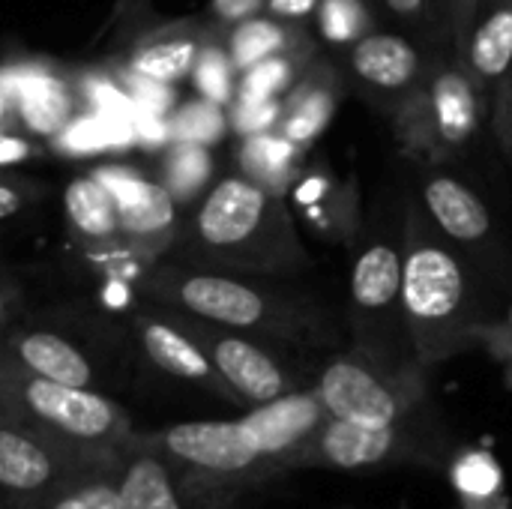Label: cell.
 Segmentation results:
<instances>
[{
  "label": "cell",
  "instance_id": "cell-1",
  "mask_svg": "<svg viewBox=\"0 0 512 509\" xmlns=\"http://www.w3.org/2000/svg\"><path fill=\"white\" fill-rule=\"evenodd\" d=\"M330 420L315 387L246 408L237 420H189L153 432H135V441L162 453L186 483L231 504L237 495L276 483L300 471L315 435Z\"/></svg>",
  "mask_w": 512,
  "mask_h": 509
},
{
  "label": "cell",
  "instance_id": "cell-2",
  "mask_svg": "<svg viewBox=\"0 0 512 509\" xmlns=\"http://www.w3.org/2000/svg\"><path fill=\"white\" fill-rule=\"evenodd\" d=\"M138 297L201 321L279 342L300 351H327L342 342L333 315L297 294L267 288L240 273L159 258L135 288Z\"/></svg>",
  "mask_w": 512,
  "mask_h": 509
},
{
  "label": "cell",
  "instance_id": "cell-3",
  "mask_svg": "<svg viewBox=\"0 0 512 509\" xmlns=\"http://www.w3.org/2000/svg\"><path fill=\"white\" fill-rule=\"evenodd\" d=\"M168 258L240 276L309 267V252L297 237V222L285 198L243 174L222 177L204 192Z\"/></svg>",
  "mask_w": 512,
  "mask_h": 509
},
{
  "label": "cell",
  "instance_id": "cell-4",
  "mask_svg": "<svg viewBox=\"0 0 512 509\" xmlns=\"http://www.w3.org/2000/svg\"><path fill=\"white\" fill-rule=\"evenodd\" d=\"M402 318L414 357L423 366L444 363L483 342L489 318L471 288L462 261L417 222L402 246Z\"/></svg>",
  "mask_w": 512,
  "mask_h": 509
},
{
  "label": "cell",
  "instance_id": "cell-5",
  "mask_svg": "<svg viewBox=\"0 0 512 509\" xmlns=\"http://www.w3.org/2000/svg\"><path fill=\"white\" fill-rule=\"evenodd\" d=\"M129 351L126 324L117 327L99 312H24L0 339L3 360L39 378L102 393L120 381L114 372Z\"/></svg>",
  "mask_w": 512,
  "mask_h": 509
},
{
  "label": "cell",
  "instance_id": "cell-6",
  "mask_svg": "<svg viewBox=\"0 0 512 509\" xmlns=\"http://www.w3.org/2000/svg\"><path fill=\"white\" fill-rule=\"evenodd\" d=\"M426 369L408 351L354 342L318 366L315 390L330 417L387 426L432 408Z\"/></svg>",
  "mask_w": 512,
  "mask_h": 509
},
{
  "label": "cell",
  "instance_id": "cell-7",
  "mask_svg": "<svg viewBox=\"0 0 512 509\" xmlns=\"http://www.w3.org/2000/svg\"><path fill=\"white\" fill-rule=\"evenodd\" d=\"M0 411L69 444L126 453L135 438L129 411L102 390L39 378L0 357Z\"/></svg>",
  "mask_w": 512,
  "mask_h": 509
},
{
  "label": "cell",
  "instance_id": "cell-8",
  "mask_svg": "<svg viewBox=\"0 0 512 509\" xmlns=\"http://www.w3.org/2000/svg\"><path fill=\"white\" fill-rule=\"evenodd\" d=\"M459 444L450 429L429 408L399 423L363 426L330 417L309 444L300 471H342V474H378L396 468L441 471L456 456Z\"/></svg>",
  "mask_w": 512,
  "mask_h": 509
},
{
  "label": "cell",
  "instance_id": "cell-9",
  "mask_svg": "<svg viewBox=\"0 0 512 509\" xmlns=\"http://www.w3.org/2000/svg\"><path fill=\"white\" fill-rule=\"evenodd\" d=\"M171 312L183 324V330L204 348L222 381L237 396L240 408H255L288 393L315 387L318 369L306 360V351L237 333L177 309Z\"/></svg>",
  "mask_w": 512,
  "mask_h": 509
},
{
  "label": "cell",
  "instance_id": "cell-10",
  "mask_svg": "<svg viewBox=\"0 0 512 509\" xmlns=\"http://www.w3.org/2000/svg\"><path fill=\"white\" fill-rule=\"evenodd\" d=\"M483 96L465 66H432L396 108L402 147L420 159H450L465 150L480 126Z\"/></svg>",
  "mask_w": 512,
  "mask_h": 509
},
{
  "label": "cell",
  "instance_id": "cell-11",
  "mask_svg": "<svg viewBox=\"0 0 512 509\" xmlns=\"http://www.w3.org/2000/svg\"><path fill=\"white\" fill-rule=\"evenodd\" d=\"M123 453L51 438L0 411V495L21 498L93 474H117Z\"/></svg>",
  "mask_w": 512,
  "mask_h": 509
},
{
  "label": "cell",
  "instance_id": "cell-12",
  "mask_svg": "<svg viewBox=\"0 0 512 509\" xmlns=\"http://www.w3.org/2000/svg\"><path fill=\"white\" fill-rule=\"evenodd\" d=\"M123 324H126L132 354L147 369H153L156 375L168 381L201 390L219 402L240 405L231 387L222 381V375L210 363V357L204 354V348L183 330V324L174 318L171 309L138 297V303L129 306Z\"/></svg>",
  "mask_w": 512,
  "mask_h": 509
},
{
  "label": "cell",
  "instance_id": "cell-13",
  "mask_svg": "<svg viewBox=\"0 0 512 509\" xmlns=\"http://www.w3.org/2000/svg\"><path fill=\"white\" fill-rule=\"evenodd\" d=\"M90 174L114 195L123 237L150 258H165L183 231L180 204L171 192L156 177L129 165H99Z\"/></svg>",
  "mask_w": 512,
  "mask_h": 509
},
{
  "label": "cell",
  "instance_id": "cell-14",
  "mask_svg": "<svg viewBox=\"0 0 512 509\" xmlns=\"http://www.w3.org/2000/svg\"><path fill=\"white\" fill-rule=\"evenodd\" d=\"M117 489L123 509H228L201 492L156 450L132 438L117 468Z\"/></svg>",
  "mask_w": 512,
  "mask_h": 509
},
{
  "label": "cell",
  "instance_id": "cell-15",
  "mask_svg": "<svg viewBox=\"0 0 512 509\" xmlns=\"http://www.w3.org/2000/svg\"><path fill=\"white\" fill-rule=\"evenodd\" d=\"M219 27L210 21H171L144 33L126 54L120 72L156 84H177L192 75L204 42Z\"/></svg>",
  "mask_w": 512,
  "mask_h": 509
},
{
  "label": "cell",
  "instance_id": "cell-16",
  "mask_svg": "<svg viewBox=\"0 0 512 509\" xmlns=\"http://www.w3.org/2000/svg\"><path fill=\"white\" fill-rule=\"evenodd\" d=\"M12 96L18 126L39 141H54L84 111L78 81L51 69H21Z\"/></svg>",
  "mask_w": 512,
  "mask_h": 509
},
{
  "label": "cell",
  "instance_id": "cell-17",
  "mask_svg": "<svg viewBox=\"0 0 512 509\" xmlns=\"http://www.w3.org/2000/svg\"><path fill=\"white\" fill-rule=\"evenodd\" d=\"M462 60L483 102L495 105L512 69V0H480Z\"/></svg>",
  "mask_w": 512,
  "mask_h": 509
},
{
  "label": "cell",
  "instance_id": "cell-18",
  "mask_svg": "<svg viewBox=\"0 0 512 509\" xmlns=\"http://www.w3.org/2000/svg\"><path fill=\"white\" fill-rule=\"evenodd\" d=\"M342 99V81L324 60H312L303 78L282 96V120L276 132H282L297 147H309L330 126Z\"/></svg>",
  "mask_w": 512,
  "mask_h": 509
},
{
  "label": "cell",
  "instance_id": "cell-19",
  "mask_svg": "<svg viewBox=\"0 0 512 509\" xmlns=\"http://www.w3.org/2000/svg\"><path fill=\"white\" fill-rule=\"evenodd\" d=\"M351 69L366 87L378 93H405V96L426 75L420 63V51L408 39L381 30H369L363 39L351 45Z\"/></svg>",
  "mask_w": 512,
  "mask_h": 509
},
{
  "label": "cell",
  "instance_id": "cell-20",
  "mask_svg": "<svg viewBox=\"0 0 512 509\" xmlns=\"http://www.w3.org/2000/svg\"><path fill=\"white\" fill-rule=\"evenodd\" d=\"M423 204L432 222L459 243H480L492 234V213L462 180L435 174L423 186Z\"/></svg>",
  "mask_w": 512,
  "mask_h": 509
},
{
  "label": "cell",
  "instance_id": "cell-21",
  "mask_svg": "<svg viewBox=\"0 0 512 509\" xmlns=\"http://www.w3.org/2000/svg\"><path fill=\"white\" fill-rule=\"evenodd\" d=\"M300 153L303 147H297L294 141H288L282 132L273 129V132L246 135L237 150V165L246 180L285 198L303 174Z\"/></svg>",
  "mask_w": 512,
  "mask_h": 509
},
{
  "label": "cell",
  "instance_id": "cell-22",
  "mask_svg": "<svg viewBox=\"0 0 512 509\" xmlns=\"http://www.w3.org/2000/svg\"><path fill=\"white\" fill-rule=\"evenodd\" d=\"M63 210L69 243H108L123 237L114 195L93 174H81L66 186Z\"/></svg>",
  "mask_w": 512,
  "mask_h": 509
},
{
  "label": "cell",
  "instance_id": "cell-23",
  "mask_svg": "<svg viewBox=\"0 0 512 509\" xmlns=\"http://www.w3.org/2000/svg\"><path fill=\"white\" fill-rule=\"evenodd\" d=\"M225 48L237 72H246L264 57L297 51V48H315V45L297 21H285L276 15H252L225 30Z\"/></svg>",
  "mask_w": 512,
  "mask_h": 509
},
{
  "label": "cell",
  "instance_id": "cell-24",
  "mask_svg": "<svg viewBox=\"0 0 512 509\" xmlns=\"http://www.w3.org/2000/svg\"><path fill=\"white\" fill-rule=\"evenodd\" d=\"M294 201L300 216L321 231L324 237H348L351 225H354V195L345 198V189L339 183H333L327 174L321 171H309L300 174V180L291 186Z\"/></svg>",
  "mask_w": 512,
  "mask_h": 509
},
{
  "label": "cell",
  "instance_id": "cell-25",
  "mask_svg": "<svg viewBox=\"0 0 512 509\" xmlns=\"http://www.w3.org/2000/svg\"><path fill=\"white\" fill-rule=\"evenodd\" d=\"M213 171H216V162H213L210 147L189 144V141H171L162 150L156 180L171 192V198L180 207H189L210 189Z\"/></svg>",
  "mask_w": 512,
  "mask_h": 509
},
{
  "label": "cell",
  "instance_id": "cell-26",
  "mask_svg": "<svg viewBox=\"0 0 512 509\" xmlns=\"http://www.w3.org/2000/svg\"><path fill=\"white\" fill-rule=\"evenodd\" d=\"M0 509H123V501L117 489V474H93L36 495H0Z\"/></svg>",
  "mask_w": 512,
  "mask_h": 509
},
{
  "label": "cell",
  "instance_id": "cell-27",
  "mask_svg": "<svg viewBox=\"0 0 512 509\" xmlns=\"http://www.w3.org/2000/svg\"><path fill=\"white\" fill-rule=\"evenodd\" d=\"M450 483L465 501V509H492V504H507L504 498V471L489 450L459 447L447 465Z\"/></svg>",
  "mask_w": 512,
  "mask_h": 509
},
{
  "label": "cell",
  "instance_id": "cell-28",
  "mask_svg": "<svg viewBox=\"0 0 512 509\" xmlns=\"http://www.w3.org/2000/svg\"><path fill=\"white\" fill-rule=\"evenodd\" d=\"M312 60H315V48H297V51L264 57L246 72H240L237 96H279L282 99L303 78Z\"/></svg>",
  "mask_w": 512,
  "mask_h": 509
},
{
  "label": "cell",
  "instance_id": "cell-29",
  "mask_svg": "<svg viewBox=\"0 0 512 509\" xmlns=\"http://www.w3.org/2000/svg\"><path fill=\"white\" fill-rule=\"evenodd\" d=\"M189 78H192V84H195V90H198L201 99L216 102L222 108H228L234 102L240 72H237L228 48H225V30H216L204 42V48H201V54H198L195 69H192Z\"/></svg>",
  "mask_w": 512,
  "mask_h": 509
},
{
  "label": "cell",
  "instance_id": "cell-30",
  "mask_svg": "<svg viewBox=\"0 0 512 509\" xmlns=\"http://www.w3.org/2000/svg\"><path fill=\"white\" fill-rule=\"evenodd\" d=\"M171 141H189V144H201V147H213L225 138V132L231 129L228 123V108L207 102V99H189L180 102L171 114Z\"/></svg>",
  "mask_w": 512,
  "mask_h": 509
},
{
  "label": "cell",
  "instance_id": "cell-31",
  "mask_svg": "<svg viewBox=\"0 0 512 509\" xmlns=\"http://www.w3.org/2000/svg\"><path fill=\"white\" fill-rule=\"evenodd\" d=\"M315 12L321 36L333 45H354L372 30V15L363 0H321Z\"/></svg>",
  "mask_w": 512,
  "mask_h": 509
},
{
  "label": "cell",
  "instance_id": "cell-32",
  "mask_svg": "<svg viewBox=\"0 0 512 509\" xmlns=\"http://www.w3.org/2000/svg\"><path fill=\"white\" fill-rule=\"evenodd\" d=\"M279 120H282L279 96H234V102L228 105V123L240 138L273 132Z\"/></svg>",
  "mask_w": 512,
  "mask_h": 509
},
{
  "label": "cell",
  "instance_id": "cell-33",
  "mask_svg": "<svg viewBox=\"0 0 512 509\" xmlns=\"http://www.w3.org/2000/svg\"><path fill=\"white\" fill-rule=\"evenodd\" d=\"M42 195H45V186L39 180L0 171V222L30 210L33 204L42 201Z\"/></svg>",
  "mask_w": 512,
  "mask_h": 509
},
{
  "label": "cell",
  "instance_id": "cell-34",
  "mask_svg": "<svg viewBox=\"0 0 512 509\" xmlns=\"http://www.w3.org/2000/svg\"><path fill=\"white\" fill-rule=\"evenodd\" d=\"M267 6V0H210V21L219 30H228L252 15H258Z\"/></svg>",
  "mask_w": 512,
  "mask_h": 509
},
{
  "label": "cell",
  "instance_id": "cell-35",
  "mask_svg": "<svg viewBox=\"0 0 512 509\" xmlns=\"http://www.w3.org/2000/svg\"><path fill=\"white\" fill-rule=\"evenodd\" d=\"M447 3V12H450V30H453V42L459 48V54L465 51V39H468V30H471V21L477 15V6L480 0H444Z\"/></svg>",
  "mask_w": 512,
  "mask_h": 509
},
{
  "label": "cell",
  "instance_id": "cell-36",
  "mask_svg": "<svg viewBox=\"0 0 512 509\" xmlns=\"http://www.w3.org/2000/svg\"><path fill=\"white\" fill-rule=\"evenodd\" d=\"M492 120H495V135H498V141L504 144V150H510L512 153V69L507 84L501 87V93H498V99H495Z\"/></svg>",
  "mask_w": 512,
  "mask_h": 509
},
{
  "label": "cell",
  "instance_id": "cell-37",
  "mask_svg": "<svg viewBox=\"0 0 512 509\" xmlns=\"http://www.w3.org/2000/svg\"><path fill=\"white\" fill-rule=\"evenodd\" d=\"M24 315V294L15 282L0 276V339L6 336V330Z\"/></svg>",
  "mask_w": 512,
  "mask_h": 509
},
{
  "label": "cell",
  "instance_id": "cell-38",
  "mask_svg": "<svg viewBox=\"0 0 512 509\" xmlns=\"http://www.w3.org/2000/svg\"><path fill=\"white\" fill-rule=\"evenodd\" d=\"M321 0H267V12L276 15V18H285V21H300L306 18L309 12L318 9Z\"/></svg>",
  "mask_w": 512,
  "mask_h": 509
},
{
  "label": "cell",
  "instance_id": "cell-39",
  "mask_svg": "<svg viewBox=\"0 0 512 509\" xmlns=\"http://www.w3.org/2000/svg\"><path fill=\"white\" fill-rule=\"evenodd\" d=\"M387 6L399 15V18H420L426 9V0H387Z\"/></svg>",
  "mask_w": 512,
  "mask_h": 509
},
{
  "label": "cell",
  "instance_id": "cell-40",
  "mask_svg": "<svg viewBox=\"0 0 512 509\" xmlns=\"http://www.w3.org/2000/svg\"><path fill=\"white\" fill-rule=\"evenodd\" d=\"M147 6V0H117L114 3V18H129L135 12H141Z\"/></svg>",
  "mask_w": 512,
  "mask_h": 509
},
{
  "label": "cell",
  "instance_id": "cell-41",
  "mask_svg": "<svg viewBox=\"0 0 512 509\" xmlns=\"http://www.w3.org/2000/svg\"><path fill=\"white\" fill-rule=\"evenodd\" d=\"M504 327H507V330L512 333V309H510V318H507V324H504Z\"/></svg>",
  "mask_w": 512,
  "mask_h": 509
}]
</instances>
